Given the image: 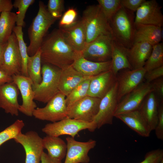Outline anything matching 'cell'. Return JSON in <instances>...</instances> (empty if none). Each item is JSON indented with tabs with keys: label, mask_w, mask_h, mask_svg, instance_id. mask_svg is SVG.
Listing matches in <instances>:
<instances>
[{
	"label": "cell",
	"mask_w": 163,
	"mask_h": 163,
	"mask_svg": "<svg viewBox=\"0 0 163 163\" xmlns=\"http://www.w3.org/2000/svg\"><path fill=\"white\" fill-rule=\"evenodd\" d=\"M40 49L42 64H49L62 69L71 66L79 56L66 41L60 29L45 37Z\"/></svg>",
	"instance_id": "cell-1"
},
{
	"label": "cell",
	"mask_w": 163,
	"mask_h": 163,
	"mask_svg": "<svg viewBox=\"0 0 163 163\" xmlns=\"http://www.w3.org/2000/svg\"><path fill=\"white\" fill-rule=\"evenodd\" d=\"M56 20L49 13L43 2L39 1L38 12L28 29L30 43L27 52L29 56L34 55L40 48L47 32Z\"/></svg>",
	"instance_id": "cell-2"
},
{
	"label": "cell",
	"mask_w": 163,
	"mask_h": 163,
	"mask_svg": "<svg viewBox=\"0 0 163 163\" xmlns=\"http://www.w3.org/2000/svg\"><path fill=\"white\" fill-rule=\"evenodd\" d=\"M133 13L121 6L109 22L113 40L127 49L133 43L135 26Z\"/></svg>",
	"instance_id": "cell-3"
},
{
	"label": "cell",
	"mask_w": 163,
	"mask_h": 163,
	"mask_svg": "<svg viewBox=\"0 0 163 163\" xmlns=\"http://www.w3.org/2000/svg\"><path fill=\"white\" fill-rule=\"evenodd\" d=\"M41 66L42 80L38 84L33 85L34 99L47 103L59 92V85L62 69L48 63Z\"/></svg>",
	"instance_id": "cell-4"
},
{
	"label": "cell",
	"mask_w": 163,
	"mask_h": 163,
	"mask_svg": "<svg viewBox=\"0 0 163 163\" xmlns=\"http://www.w3.org/2000/svg\"><path fill=\"white\" fill-rule=\"evenodd\" d=\"M81 20L85 30L86 44L102 34L112 33L109 22L98 5L87 7Z\"/></svg>",
	"instance_id": "cell-5"
},
{
	"label": "cell",
	"mask_w": 163,
	"mask_h": 163,
	"mask_svg": "<svg viewBox=\"0 0 163 163\" xmlns=\"http://www.w3.org/2000/svg\"><path fill=\"white\" fill-rule=\"evenodd\" d=\"M97 129L93 121L87 122L67 117L57 122L46 124L42 131L46 135L59 137L67 135L74 138L82 130L87 129L93 132Z\"/></svg>",
	"instance_id": "cell-6"
},
{
	"label": "cell",
	"mask_w": 163,
	"mask_h": 163,
	"mask_svg": "<svg viewBox=\"0 0 163 163\" xmlns=\"http://www.w3.org/2000/svg\"><path fill=\"white\" fill-rule=\"evenodd\" d=\"M113 40L112 33L102 34L86 44L81 55L94 62L111 60Z\"/></svg>",
	"instance_id": "cell-7"
},
{
	"label": "cell",
	"mask_w": 163,
	"mask_h": 163,
	"mask_svg": "<svg viewBox=\"0 0 163 163\" xmlns=\"http://www.w3.org/2000/svg\"><path fill=\"white\" fill-rule=\"evenodd\" d=\"M66 97L59 92L47 103L44 107L37 108L33 113V116L38 120L51 123L67 117Z\"/></svg>",
	"instance_id": "cell-8"
},
{
	"label": "cell",
	"mask_w": 163,
	"mask_h": 163,
	"mask_svg": "<svg viewBox=\"0 0 163 163\" xmlns=\"http://www.w3.org/2000/svg\"><path fill=\"white\" fill-rule=\"evenodd\" d=\"M101 99L87 96L67 106V117L93 121L99 109Z\"/></svg>",
	"instance_id": "cell-9"
},
{
	"label": "cell",
	"mask_w": 163,
	"mask_h": 163,
	"mask_svg": "<svg viewBox=\"0 0 163 163\" xmlns=\"http://www.w3.org/2000/svg\"><path fill=\"white\" fill-rule=\"evenodd\" d=\"M14 139L24 148L26 155L25 163H41L44 152L42 138L36 132L30 130L19 133Z\"/></svg>",
	"instance_id": "cell-10"
},
{
	"label": "cell",
	"mask_w": 163,
	"mask_h": 163,
	"mask_svg": "<svg viewBox=\"0 0 163 163\" xmlns=\"http://www.w3.org/2000/svg\"><path fill=\"white\" fill-rule=\"evenodd\" d=\"M117 83H114L107 93L101 99L98 113L93 121L97 129L106 124H112L117 108Z\"/></svg>",
	"instance_id": "cell-11"
},
{
	"label": "cell",
	"mask_w": 163,
	"mask_h": 163,
	"mask_svg": "<svg viewBox=\"0 0 163 163\" xmlns=\"http://www.w3.org/2000/svg\"><path fill=\"white\" fill-rule=\"evenodd\" d=\"M67 150L64 163H89V151L96 146V141L90 139L86 142L76 140L68 136L66 138Z\"/></svg>",
	"instance_id": "cell-12"
},
{
	"label": "cell",
	"mask_w": 163,
	"mask_h": 163,
	"mask_svg": "<svg viewBox=\"0 0 163 163\" xmlns=\"http://www.w3.org/2000/svg\"><path fill=\"white\" fill-rule=\"evenodd\" d=\"M0 69L11 76L21 74V62L18 42L13 32L6 42Z\"/></svg>",
	"instance_id": "cell-13"
},
{
	"label": "cell",
	"mask_w": 163,
	"mask_h": 163,
	"mask_svg": "<svg viewBox=\"0 0 163 163\" xmlns=\"http://www.w3.org/2000/svg\"><path fill=\"white\" fill-rule=\"evenodd\" d=\"M146 72L143 67L136 69H125L116 76L118 103L126 95L142 82Z\"/></svg>",
	"instance_id": "cell-14"
},
{
	"label": "cell",
	"mask_w": 163,
	"mask_h": 163,
	"mask_svg": "<svg viewBox=\"0 0 163 163\" xmlns=\"http://www.w3.org/2000/svg\"><path fill=\"white\" fill-rule=\"evenodd\" d=\"M152 91L151 83L142 82L118 103L115 115L138 110L146 97Z\"/></svg>",
	"instance_id": "cell-15"
},
{
	"label": "cell",
	"mask_w": 163,
	"mask_h": 163,
	"mask_svg": "<svg viewBox=\"0 0 163 163\" xmlns=\"http://www.w3.org/2000/svg\"><path fill=\"white\" fill-rule=\"evenodd\" d=\"M12 77L13 82L17 86L21 95L22 103L20 105L19 112L27 116H32L37 105L34 101V93L31 80L29 77L21 74L14 75Z\"/></svg>",
	"instance_id": "cell-16"
},
{
	"label": "cell",
	"mask_w": 163,
	"mask_h": 163,
	"mask_svg": "<svg viewBox=\"0 0 163 163\" xmlns=\"http://www.w3.org/2000/svg\"><path fill=\"white\" fill-rule=\"evenodd\" d=\"M134 24L162 27L163 15L161 7L155 0H145L136 11Z\"/></svg>",
	"instance_id": "cell-17"
},
{
	"label": "cell",
	"mask_w": 163,
	"mask_h": 163,
	"mask_svg": "<svg viewBox=\"0 0 163 163\" xmlns=\"http://www.w3.org/2000/svg\"><path fill=\"white\" fill-rule=\"evenodd\" d=\"M64 39L79 56L86 44L84 26L82 20L68 27L60 28Z\"/></svg>",
	"instance_id": "cell-18"
},
{
	"label": "cell",
	"mask_w": 163,
	"mask_h": 163,
	"mask_svg": "<svg viewBox=\"0 0 163 163\" xmlns=\"http://www.w3.org/2000/svg\"><path fill=\"white\" fill-rule=\"evenodd\" d=\"M18 90L13 82L0 85V108L12 116L19 115Z\"/></svg>",
	"instance_id": "cell-19"
},
{
	"label": "cell",
	"mask_w": 163,
	"mask_h": 163,
	"mask_svg": "<svg viewBox=\"0 0 163 163\" xmlns=\"http://www.w3.org/2000/svg\"><path fill=\"white\" fill-rule=\"evenodd\" d=\"M116 81V76L111 69L93 76L90 82L87 95L101 99Z\"/></svg>",
	"instance_id": "cell-20"
},
{
	"label": "cell",
	"mask_w": 163,
	"mask_h": 163,
	"mask_svg": "<svg viewBox=\"0 0 163 163\" xmlns=\"http://www.w3.org/2000/svg\"><path fill=\"white\" fill-rule=\"evenodd\" d=\"M73 68L83 75L92 77L111 69V61L96 62L88 60L79 55L72 65Z\"/></svg>",
	"instance_id": "cell-21"
},
{
	"label": "cell",
	"mask_w": 163,
	"mask_h": 163,
	"mask_svg": "<svg viewBox=\"0 0 163 163\" xmlns=\"http://www.w3.org/2000/svg\"><path fill=\"white\" fill-rule=\"evenodd\" d=\"M159 101L154 92L152 91L146 97L138 110L151 132L155 130L157 124Z\"/></svg>",
	"instance_id": "cell-22"
},
{
	"label": "cell",
	"mask_w": 163,
	"mask_h": 163,
	"mask_svg": "<svg viewBox=\"0 0 163 163\" xmlns=\"http://www.w3.org/2000/svg\"><path fill=\"white\" fill-rule=\"evenodd\" d=\"M152 50V46L144 41L135 43L127 49V57L132 69L143 67Z\"/></svg>",
	"instance_id": "cell-23"
},
{
	"label": "cell",
	"mask_w": 163,
	"mask_h": 163,
	"mask_svg": "<svg viewBox=\"0 0 163 163\" xmlns=\"http://www.w3.org/2000/svg\"><path fill=\"white\" fill-rule=\"evenodd\" d=\"M139 135L145 137L149 136L151 131L138 110L115 115Z\"/></svg>",
	"instance_id": "cell-24"
},
{
	"label": "cell",
	"mask_w": 163,
	"mask_h": 163,
	"mask_svg": "<svg viewBox=\"0 0 163 163\" xmlns=\"http://www.w3.org/2000/svg\"><path fill=\"white\" fill-rule=\"evenodd\" d=\"M134 26L133 43L144 41L153 46L160 43L162 40V27L139 24H134Z\"/></svg>",
	"instance_id": "cell-25"
},
{
	"label": "cell",
	"mask_w": 163,
	"mask_h": 163,
	"mask_svg": "<svg viewBox=\"0 0 163 163\" xmlns=\"http://www.w3.org/2000/svg\"><path fill=\"white\" fill-rule=\"evenodd\" d=\"M89 77L83 75L72 65L62 69L59 85V91L66 97L79 84Z\"/></svg>",
	"instance_id": "cell-26"
},
{
	"label": "cell",
	"mask_w": 163,
	"mask_h": 163,
	"mask_svg": "<svg viewBox=\"0 0 163 163\" xmlns=\"http://www.w3.org/2000/svg\"><path fill=\"white\" fill-rule=\"evenodd\" d=\"M127 49L113 40L111 60V70L115 76L120 70L132 69L128 59Z\"/></svg>",
	"instance_id": "cell-27"
},
{
	"label": "cell",
	"mask_w": 163,
	"mask_h": 163,
	"mask_svg": "<svg viewBox=\"0 0 163 163\" xmlns=\"http://www.w3.org/2000/svg\"><path fill=\"white\" fill-rule=\"evenodd\" d=\"M42 141L44 149L47 150L50 157L59 161L65 157L66 143L59 137L46 135L42 138Z\"/></svg>",
	"instance_id": "cell-28"
},
{
	"label": "cell",
	"mask_w": 163,
	"mask_h": 163,
	"mask_svg": "<svg viewBox=\"0 0 163 163\" xmlns=\"http://www.w3.org/2000/svg\"><path fill=\"white\" fill-rule=\"evenodd\" d=\"M16 14L11 11L0 14V43H6L13 32L16 21Z\"/></svg>",
	"instance_id": "cell-29"
},
{
	"label": "cell",
	"mask_w": 163,
	"mask_h": 163,
	"mask_svg": "<svg viewBox=\"0 0 163 163\" xmlns=\"http://www.w3.org/2000/svg\"><path fill=\"white\" fill-rule=\"evenodd\" d=\"M41 50L40 48L33 56H29L27 63V71L33 85L40 84L42 81Z\"/></svg>",
	"instance_id": "cell-30"
},
{
	"label": "cell",
	"mask_w": 163,
	"mask_h": 163,
	"mask_svg": "<svg viewBox=\"0 0 163 163\" xmlns=\"http://www.w3.org/2000/svg\"><path fill=\"white\" fill-rule=\"evenodd\" d=\"M18 42L21 62V74L28 77L27 63L29 57L27 52V46L23 38L22 27L15 26L13 30Z\"/></svg>",
	"instance_id": "cell-31"
},
{
	"label": "cell",
	"mask_w": 163,
	"mask_h": 163,
	"mask_svg": "<svg viewBox=\"0 0 163 163\" xmlns=\"http://www.w3.org/2000/svg\"><path fill=\"white\" fill-rule=\"evenodd\" d=\"M163 66V44L159 43L152 46L151 53L143 68L146 71Z\"/></svg>",
	"instance_id": "cell-32"
},
{
	"label": "cell",
	"mask_w": 163,
	"mask_h": 163,
	"mask_svg": "<svg viewBox=\"0 0 163 163\" xmlns=\"http://www.w3.org/2000/svg\"><path fill=\"white\" fill-rule=\"evenodd\" d=\"M92 77H89L81 82L66 97L67 106L87 96L89 84Z\"/></svg>",
	"instance_id": "cell-33"
},
{
	"label": "cell",
	"mask_w": 163,
	"mask_h": 163,
	"mask_svg": "<svg viewBox=\"0 0 163 163\" xmlns=\"http://www.w3.org/2000/svg\"><path fill=\"white\" fill-rule=\"evenodd\" d=\"M25 126L23 120L18 119L0 132V146L6 141L14 139L19 133Z\"/></svg>",
	"instance_id": "cell-34"
},
{
	"label": "cell",
	"mask_w": 163,
	"mask_h": 163,
	"mask_svg": "<svg viewBox=\"0 0 163 163\" xmlns=\"http://www.w3.org/2000/svg\"><path fill=\"white\" fill-rule=\"evenodd\" d=\"M97 2L109 22L122 6L121 0H97Z\"/></svg>",
	"instance_id": "cell-35"
},
{
	"label": "cell",
	"mask_w": 163,
	"mask_h": 163,
	"mask_svg": "<svg viewBox=\"0 0 163 163\" xmlns=\"http://www.w3.org/2000/svg\"><path fill=\"white\" fill-rule=\"evenodd\" d=\"M35 2L34 0H15L13 7L18 8L16 14V26L23 27L25 24L24 21L26 12L29 7Z\"/></svg>",
	"instance_id": "cell-36"
},
{
	"label": "cell",
	"mask_w": 163,
	"mask_h": 163,
	"mask_svg": "<svg viewBox=\"0 0 163 163\" xmlns=\"http://www.w3.org/2000/svg\"><path fill=\"white\" fill-rule=\"evenodd\" d=\"M64 7V1L63 0H49L47 6L49 13L56 20L62 16Z\"/></svg>",
	"instance_id": "cell-37"
},
{
	"label": "cell",
	"mask_w": 163,
	"mask_h": 163,
	"mask_svg": "<svg viewBox=\"0 0 163 163\" xmlns=\"http://www.w3.org/2000/svg\"><path fill=\"white\" fill-rule=\"evenodd\" d=\"M77 15L76 11L72 8L68 9L62 15L59 23L60 28H65L73 24Z\"/></svg>",
	"instance_id": "cell-38"
},
{
	"label": "cell",
	"mask_w": 163,
	"mask_h": 163,
	"mask_svg": "<svg viewBox=\"0 0 163 163\" xmlns=\"http://www.w3.org/2000/svg\"><path fill=\"white\" fill-rule=\"evenodd\" d=\"M163 159V150L158 149L147 152L144 159L139 163H159Z\"/></svg>",
	"instance_id": "cell-39"
},
{
	"label": "cell",
	"mask_w": 163,
	"mask_h": 163,
	"mask_svg": "<svg viewBox=\"0 0 163 163\" xmlns=\"http://www.w3.org/2000/svg\"><path fill=\"white\" fill-rule=\"evenodd\" d=\"M157 138L163 140V103L160 104L158 114V119L157 125L154 130Z\"/></svg>",
	"instance_id": "cell-40"
},
{
	"label": "cell",
	"mask_w": 163,
	"mask_h": 163,
	"mask_svg": "<svg viewBox=\"0 0 163 163\" xmlns=\"http://www.w3.org/2000/svg\"><path fill=\"white\" fill-rule=\"evenodd\" d=\"M163 76V66L159 67L147 71L145 74L144 79L146 82L151 83L153 81L162 77Z\"/></svg>",
	"instance_id": "cell-41"
},
{
	"label": "cell",
	"mask_w": 163,
	"mask_h": 163,
	"mask_svg": "<svg viewBox=\"0 0 163 163\" xmlns=\"http://www.w3.org/2000/svg\"><path fill=\"white\" fill-rule=\"evenodd\" d=\"M155 94L158 100L163 103V78L161 77L151 83Z\"/></svg>",
	"instance_id": "cell-42"
},
{
	"label": "cell",
	"mask_w": 163,
	"mask_h": 163,
	"mask_svg": "<svg viewBox=\"0 0 163 163\" xmlns=\"http://www.w3.org/2000/svg\"><path fill=\"white\" fill-rule=\"evenodd\" d=\"M145 0H121L122 6L132 12L136 11Z\"/></svg>",
	"instance_id": "cell-43"
},
{
	"label": "cell",
	"mask_w": 163,
	"mask_h": 163,
	"mask_svg": "<svg viewBox=\"0 0 163 163\" xmlns=\"http://www.w3.org/2000/svg\"><path fill=\"white\" fill-rule=\"evenodd\" d=\"M13 7L11 0H0V14L3 11H11Z\"/></svg>",
	"instance_id": "cell-44"
},
{
	"label": "cell",
	"mask_w": 163,
	"mask_h": 163,
	"mask_svg": "<svg viewBox=\"0 0 163 163\" xmlns=\"http://www.w3.org/2000/svg\"><path fill=\"white\" fill-rule=\"evenodd\" d=\"M41 163H62V161L55 160L50 157L47 153L43 152L42 154Z\"/></svg>",
	"instance_id": "cell-45"
},
{
	"label": "cell",
	"mask_w": 163,
	"mask_h": 163,
	"mask_svg": "<svg viewBox=\"0 0 163 163\" xmlns=\"http://www.w3.org/2000/svg\"><path fill=\"white\" fill-rule=\"evenodd\" d=\"M12 82V76L8 75L0 69V85Z\"/></svg>",
	"instance_id": "cell-46"
},
{
	"label": "cell",
	"mask_w": 163,
	"mask_h": 163,
	"mask_svg": "<svg viewBox=\"0 0 163 163\" xmlns=\"http://www.w3.org/2000/svg\"><path fill=\"white\" fill-rule=\"evenodd\" d=\"M6 43H0V68L3 62L4 53Z\"/></svg>",
	"instance_id": "cell-47"
},
{
	"label": "cell",
	"mask_w": 163,
	"mask_h": 163,
	"mask_svg": "<svg viewBox=\"0 0 163 163\" xmlns=\"http://www.w3.org/2000/svg\"><path fill=\"white\" fill-rule=\"evenodd\" d=\"M159 163H163V159H162Z\"/></svg>",
	"instance_id": "cell-48"
}]
</instances>
